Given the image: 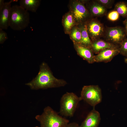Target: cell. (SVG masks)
<instances>
[{
  "label": "cell",
  "instance_id": "19",
  "mask_svg": "<svg viewBox=\"0 0 127 127\" xmlns=\"http://www.w3.org/2000/svg\"><path fill=\"white\" fill-rule=\"evenodd\" d=\"M114 10L117 12L119 15L124 17H127V3L126 2H118L115 5Z\"/></svg>",
  "mask_w": 127,
  "mask_h": 127
},
{
  "label": "cell",
  "instance_id": "25",
  "mask_svg": "<svg viewBox=\"0 0 127 127\" xmlns=\"http://www.w3.org/2000/svg\"><path fill=\"white\" fill-rule=\"evenodd\" d=\"M123 23L124 26V28L127 35V17L123 21Z\"/></svg>",
  "mask_w": 127,
  "mask_h": 127
},
{
  "label": "cell",
  "instance_id": "12",
  "mask_svg": "<svg viewBox=\"0 0 127 127\" xmlns=\"http://www.w3.org/2000/svg\"><path fill=\"white\" fill-rule=\"evenodd\" d=\"M119 53V48H108L103 50L95 55V62L105 63L109 62Z\"/></svg>",
  "mask_w": 127,
  "mask_h": 127
},
{
  "label": "cell",
  "instance_id": "14",
  "mask_svg": "<svg viewBox=\"0 0 127 127\" xmlns=\"http://www.w3.org/2000/svg\"><path fill=\"white\" fill-rule=\"evenodd\" d=\"M115 45L101 39L92 41L91 48L94 53L97 54L101 51L108 48H119Z\"/></svg>",
  "mask_w": 127,
  "mask_h": 127
},
{
  "label": "cell",
  "instance_id": "5",
  "mask_svg": "<svg viewBox=\"0 0 127 127\" xmlns=\"http://www.w3.org/2000/svg\"><path fill=\"white\" fill-rule=\"evenodd\" d=\"M85 0H73L69 4L70 11L72 13L78 25L87 22L92 18L85 5Z\"/></svg>",
  "mask_w": 127,
  "mask_h": 127
},
{
  "label": "cell",
  "instance_id": "11",
  "mask_svg": "<svg viewBox=\"0 0 127 127\" xmlns=\"http://www.w3.org/2000/svg\"><path fill=\"white\" fill-rule=\"evenodd\" d=\"M16 0H11L4 2L2 7L0 9V28L7 30L9 26V21L11 4Z\"/></svg>",
  "mask_w": 127,
  "mask_h": 127
},
{
  "label": "cell",
  "instance_id": "16",
  "mask_svg": "<svg viewBox=\"0 0 127 127\" xmlns=\"http://www.w3.org/2000/svg\"><path fill=\"white\" fill-rule=\"evenodd\" d=\"M40 0H20V5L28 11L35 12L40 5Z\"/></svg>",
  "mask_w": 127,
  "mask_h": 127
},
{
  "label": "cell",
  "instance_id": "20",
  "mask_svg": "<svg viewBox=\"0 0 127 127\" xmlns=\"http://www.w3.org/2000/svg\"><path fill=\"white\" fill-rule=\"evenodd\" d=\"M119 51L120 54L127 57V37L121 44L119 48Z\"/></svg>",
  "mask_w": 127,
  "mask_h": 127
},
{
  "label": "cell",
  "instance_id": "9",
  "mask_svg": "<svg viewBox=\"0 0 127 127\" xmlns=\"http://www.w3.org/2000/svg\"><path fill=\"white\" fill-rule=\"evenodd\" d=\"M86 6L92 17H102L107 14V9L96 0H86Z\"/></svg>",
  "mask_w": 127,
  "mask_h": 127
},
{
  "label": "cell",
  "instance_id": "15",
  "mask_svg": "<svg viewBox=\"0 0 127 127\" xmlns=\"http://www.w3.org/2000/svg\"><path fill=\"white\" fill-rule=\"evenodd\" d=\"M62 23L65 33L69 34L72 28L77 25L71 12L69 11L63 16Z\"/></svg>",
  "mask_w": 127,
  "mask_h": 127
},
{
  "label": "cell",
  "instance_id": "26",
  "mask_svg": "<svg viewBox=\"0 0 127 127\" xmlns=\"http://www.w3.org/2000/svg\"><path fill=\"white\" fill-rule=\"evenodd\" d=\"M4 0H0V9L3 6L4 2Z\"/></svg>",
  "mask_w": 127,
  "mask_h": 127
},
{
  "label": "cell",
  "instance_id": "23",
  "mask_svg": "<svg viewBox=\"0 0 127 127\" xmlns=\"http://www.w3.org/2000/svg\"><path fill=\"white\" fill-rule=\"evenodd\" d=\"M8 39L7 33L3 30L0 28V43L2 44Z\"/></svg>",
  "mask_w": 127,
  "mask_h": 127
},
{
  "label": "cell",
  "instance_id": "13",
  "mask_svg": "<svg viewBox=\"0 0 127 127\" xmlns=\"http://www.w3.org/2000/svg\"><path fill=\"white\" fill-rule=\"evenodd\" d=\"M100 119L99 113L93 107L82 123L80 127H98Z\"/></svg>",
  "mask_w": 127,
  "mask_h": 127
},
{
  "label": "cell",
  "instance_id": "6",
  "mask_svg": "<svg viewBox=\"0 0 127 127\" xmlns=\"http://www.w3.org/2000/svg\"><path fill=\"white\" fill-rule=\"evenodd\" d=\"M83 100L94 107L101 101V90L98 85L84 86L82 88L80 97Z\"/></svg>",
  "mask_w": 127,
  "mask_h": 127
},
{
  "label": "cell",
  "instance_id": "8",
  "mask_svg": "<svg viewBox=\"0 0 127 127\" xmlns=\"http://www.w3.org/2000/svg\"><path fill=\"white\" fill-rule=\"evenodd\" d=\"M88 33L92 41L103 37L105 28L98 19L93 18L86 23Z\"/></svg>",
  "mask_w": 127,
  "mask_h": 127
},
{
  "label": "cell",
  "instance_id": "17",
  "mask_svg": "<svg viewBox=\"0 0 127 127\" xmlns=\"http://www.w3.org/2000/svg\"><path fill=\"white\" fill-rule=\"evenodd\" d=\"M86 23L87 22L78 25L81 32V40L80 44L91 48L92 41L88 33Z\"/></svg>",
  "mask_w": 127,
  "mask_h": 127
},
{
  "label": "cell",
  "instance_id": "28",
  "mask_svg": "<svg viewBox=\"0 0 127 127\" xmlns=\"http://www.w3.org/2000/svg\"><path fill=\"white\" fill-rule=\"evenodd\" d=\"M38 127V126H36V127Z\"/></svg>",
  "mask_w": 127,
  "mask_h": 127
},
{
  "label": "cell",
  "instance_id": "3",
  "mask_svg": "<svg viewBox=\"0 0 127 127\" xmlns=\"http://www.w3.org/2000/svg\"><path fill=\"white\" fill-rule=\"evenodd\" d=\"M30 23V15L28 11L20 5L12 6L9 21V26L14 30L24 29Z\"/></svg>",
  "mask_w": 127,
  "mask_h": 127
},
{
  "label": "cell",
  "instance_id": "4",
  "mask_svg": "<svg viewBox=\"0 0 127 127\" xmlns=\"http://www.w3.org/2000/svg\"><path fill=\"white\" fill-rule=\"evenodd\" d=\"M81 100L73 92H66L61 97L60 101L59 113L66 117H72L79 102Z\"/></svg>",
  "mask_w": 127,
  "mask_h": 127
},
{
  "label": "cell",
  "instance_id": "27",
  "mask_svg": "<svg viewBox=\"0 0 127 127\" xmlns=\"http://www.w3.org/2000/svg\"><path fill=\"white\" fill-rule=\"evenodd\" d=\"M124 61L127 64V57L125 58Z\"/></svg>",
  "mask_w": 127,
  "mask_h": 127
},
{
  "label": "cell",
  "instance_id": "21",
  "mask_svg": "<svg viewBox=\"0 0 127 127\" xmlns=\"http://www.w3.org/2000/svg\"><path fill=\"white\" fill-rule=\"evenodd\" d=\"M119 15L114 10L109 12L107 15V19L112 21H115L118 20L119 18Z\"/></svg>",
  "mask_w": 127,
  "mask_h": 127
},
{
  "label": "cell",
  "instance_id": "10",
  "mask_svg": "<svg viewBox=\"0 0 127 127\" xmlns=\"http://www.w3.org/2000/svg\"><path fill=\"white\" fill-rule=\"evenodd\" d=\"M74 47L77 54L89 64L95 62V56L91 48L80 44L73 42Z\"/></svg>",
  "mask_w": 127,
  "mask_h": 127
},
{
  "label": "cell",
  "instance_id": "2",
  "mask_svg": "<svg viewBox=\"0 0 127 127\" xmlns=\"http://www.w3.org/2000/svg\"><path fill=\"white\" fill-rule=\"evenodd\" d=\"M35 118L40 122V127H62L69 122L68 119L60 115L49 106L45 107L42 114Z\"/></svg>",
  "mask_w": 127,
  "mask_h": 127
},
{
  "label": "cell",
  "instance_id": "7",
  "mask_svg": "<svg viewBox=\"0 0 127 127\" xmlns=\"http://www.w3.org/2000/svg\"><path fill=\"white\" fill-rule=\"evenodd\" d=\"M127 37L124 28L120 26L106 27L103 36L104 40L115 45L120 46Z\"/></svg>",
  "mask_w": 127,
  "mask_h": 127
},
{
  "label": "cell",
  "instance_id": "18",
  "mask_svg": "<svg viewBox=\"0 0 127 127\" xmlns=\"http://www.w3.org/2000/svg\"><path fill=\"white\" fill-rule=\"evenodd\" d=\"M73 42L80 44L81 40V30L78 25L75 26L69 34Z\"/></svg>",
  "mask_w": 127,
  "mask_h": 127
},
{
  "label": "cell",
  "instance_id": "22",
  "mask_svg": "<svg viewBox=\"0 0 127 127\" xmlns=\"http://www.w3.org/2000/svg\"><path fill=\"white\" fill-rule=\"evenodd\" d=\"M107 9L111 8L115 1L114 0H96Z\"/></svg>",
  "mask_w": 127,
  "mask_h": 127
},
{
  "label": "cell",
  "instance_id": "24",
  "mask_svg": "<svg viewBox=\"0 0 127 127\" xmlns=\"http://www.w3.org/2000/svg\"><path fill=\"white\" fill-rule=\"evenodd\" d=\"M62 127H80L79 124L75 122L68 123Z\"/></svg>",
  "mask_w": 127,
  "mask_h": 127
},
{
  "label": "cell",
  "instance_id": "1",
  "mask_svg": "<svg viewBox=\"0 0 127 127\" xmlns=\"http://www.w3.org/2000/svg\"><path fill=\"white\" fill-rule=\"evenodd\" d=\"M67 84L65 80L55 78L47 64L44 62L40 65L36 77L25 84L32 89L38 90L63 87Z\"/></svg>",
  "mask_w": 127,
  "mask_h": 127
}]
</instances>
